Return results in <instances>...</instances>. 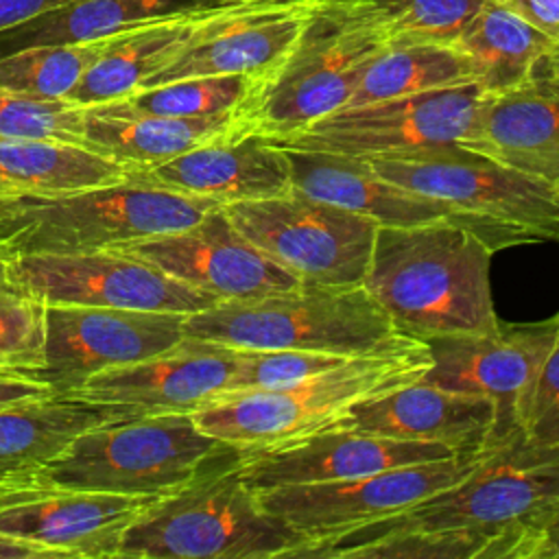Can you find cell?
Wrapping results in <instances>:
<instances>
[{"instance_id":"20","label":"cell","mask_w":559,"mask_h":559,"mask_svg":"<svg viewBox=\"0 0 559 559\" xmlns=\"http://www.w3.org/2000/svg\"><path fill=\"white\" fill-rule=\"evenodd\" d=\"M334 426L402 441L441 443L461 456H480L493 448L496 415L493 406L478 395L448 391L419 378L352 406Z\"/></svg>"},{"instance_id":"45","label":"cell","mask_w":559,"mask_h":559,"mask_svg":"<svg viewBox=\"0 0 559 559\" xmlns=\"http://www.w3.org/2000/svg\"><path fill=\"white\" fill-rule=\"evenodd\" d=\"M535 79H539V81H544V83H548V85H552V87L559 90V70L546 72V74H535Z\"/></svg>"},{"instance_id":"36","label":"cell","mask_w":559,"mask_h":559,"mask_svg":"<svg viewBox=\"0 0 559 559\" xmlns=\"http://www.w3.org/2000/svg\"><path fill=\"white\" fill-rule=\"evenodd\" d=\"M85 107L0 90V138L52 140L83 146Z\"/></svg>"},{"instance_id":"17","label":"cell","mask_w":559,"mask_h":559,"mask_svg":"<svg viewBox=\"0 0 559 559\" xmlns=\"http://www.w3.org/2000/svg\"><path fill=\"white\" fill-rule=\"evenodd\" d=\"M441 443L402 441L343 426H325L273 445L238 450L236 469L253 491L356 478L391 467L459 459Z\"/></svg>"},{"instance_id":"37","label":"cell","mask_w":559,"mask_h":559,"mask_svg":"<svg viewBox=\"0 0 559 559\" xmlns=\"http://www.w3.org/2000/svg\"><path fill=\"white\" fill-rule=\"evenodd\" d=\"M345 360L347 356L297 349H238V369L229 391L290 386L330 371Z\"/></svg>"},{"instance_id":"7","label":"cell","mask_w":559,"mask_h":559,"mask_svg":"<svg viewBox=\"0 0 559 559\" xmlns=\"http://www.w3.org/2000/svg\"><path fill=\"white\" fill-rule=\"evenodd\" d=\"M234 450L205 435L190 413H140L98 424L55 459L9 476L122 496H168Z\"/></svg>"},{"instance_id":"25","label":"cell","mask_w":559,"mask_h":559,"mask_svg":"<svg viewBox=\"0 0 559 559\" xmlns=\"http://www.w3.org/2000/svg\"><path fill=\"white\" fill-rule=\"evenodd\" d=\"M231 133H240L236 114L201 118L109 116L85 107L83 146L131 170L168 162Z\"/></svg>"},{"instance_id":"1","label":"cell","mask_w":559,"mask_h":559,"mask_svg":"<svg viewBox=\"0 0 559 559\" xmlns=\"http://www.w3.org/2000/svg\"><path fill=\"white\" fill-rule=\"evenodd\" d=\"M491 255L476 234L452 221L380 225L362 286L415 338L483 334L500 323Z\"/></svg>"},{"instance_id":"28","label":"cell","mask_w":559,"mask_h":559,"mask_svg":"<svg viewBox=\"0 0 559 559\" xmlns=\"http://www.w3.org/2000/svg\"><path fill=\"white\" fill-rule=\"evenodd\" d=\"M127 168L85 146L0 138V199H46L124 179Z\"/></svg>"},{"instance_id":"15","label":"cell","mask_w":559,"mask_h":559,"mask_svg":"<svg viewBox=\"0 0 559 559\" xmlns=\"http://www.w3.org/2000/svg\"><path fill=\"white\" fill-rule=\"evenodd\" d=\"M188 314L98 306H46L44 365L28 376L55 393H74L90 378L175 347Z\"/></svg>"},{"instance_id":"46","label":"cell","mask_w":559,"mask_h":559,"mask_svg":"<svg viewBox=\"0 0 559 559\" xmlns=\"http://www.w3.org/2000/svg\"><path fill=\"white\" fill-rule=\"evenodd\" d=\"M13 203H15V201H7V199H0V214H2V212H7V210L13 205Z\"/></svg>"},{"instance_id":"34","label":"cell","mask_w":559,"mask_h":559,"mask_svg":"<svg viewBox=\"0 0 559 559\" xmlns=\"http://www.w3.org/2000/svg\"><path fill=\"white\" fill-rule=\"evenodd\" d=\"M46 304L22 288L0 255V369L31 373L44 365Z\"/></svg>"},{"instance_id":"21","label":"cell","mask_w":559,"mask_h":559,"mask_svg":"<svg viewBox=\"0 0 559 559\" xmlns=\"http://www.w3.org/2000/svg\"><path fill=\"white\" fill-rule=\"evenodd\" d=\"M127 181L216 199L223 205L293 190L286 151L255 133H231L168 162L131 168Z\"/></svg>"},{"instance_id":"29","label":"cell","mask_w":559,"mask_h":559,"mask_svg":"<svg viewBox=\"0 0 559 559\" xmlns=\"http://www.w3.org/2000/svg\"><path fill=\"white\" fill-rule=\"evenodd\" d=\"M552 44V37L493 0H485L454 41L469 57L476 85L489 96L531 83Z\"/></svg>"},{"instance_id":"2","label":"cell","mask_w":559,"mask_h":559,"mask_svg":"<svg viewBox=\"0 0 559 559\" xmlns=\"http://www.w3.org/2000/svg\"><path fill=\"white\" fill-rule=\"evenodd\" d=\"M389 46L378 0L323 2L290 50L253 76L236 111L242 133L275 144L345 107L369 61Z\"/></svg>"},{"instance_id":"9","label":"cell","mask_w":559,"mask_h":559,"mask_svg":"<svg viewBox=\"0 0 559 559\" xmlns=\"http://www.w3.org/2000/svg\"><path fill=\"white\" fill-rule=\"evenodd\" d=\"M382 179L445 205L450 221L493 253L518 245H559V194L489 157L452 148L411 159H365Z\"/></svg>"},{"instance_id":"43","label":"cell","mask_w":559,"mask_h":559,"mask_svg":"<svg viewBox=\"0 0 559 559\" xmlns=\"http://www.w3.org/2000/svg\"><path fill=\"white\" fill-rule=\"evenodd\" d=\"M0 559H59L52 550L0 533Z\"/></svg>"},{"instance_id":"10","label":"cell","mask_w":559,"mask_h":559,"mask_svg":"<svg viewBox=\"0 0 559 559\" xmlns=\"http://www.w3.org/2000/svg\"><path fill=\"white\" fill-rule=\"evenodd\" d=\"M236 229L304 284L362 286L378 223L297 190L225 205Z\"/></svg>"},{"instance_id":"14","label":"cell","mask_w":559,"mask_h":559,"mask_svg":"<svg viewBox=\"0 0 559 559\" xmlns=\"http://www.w3.org/2000/svg\"><path fill=\"white\" fill-rule=\"evenodd\" d=\"M476 461L478 456H459L402 465L345 480L264 489L255 496L266 513L277 515L312 544L415 507L456 485Z\"/></svg>"},{"instance_id":"19","label":"cell","mask_w":559,"mask_h":559,"mask_svg":"<svg viewBox=\"0 0 559 559\" xmlns=\"http://www.w3.org/2000/svg\"><path fill=\"white\" fill-rule=\"evenodd\" d=\"M236 369L238 349L183 336L153 358L90 378L74 393L94 402L142 406L151 413H192L229 391Z\"/></svg>"},{"instance_id":"24","label":"cell","mask_w":559,"mask_h":559,"mask_svg":"<svg viewBox=\"0 0 559 559\" xmlns=\"http://www.w3.org/2000/svg\"><path fill=\"white\" fill-rule=\"evenodd\" d=\"M151 413L76 393H55L0 406V476L28 472L63 452L81 432L129 415Z\"/></svg>"},{"instance_id":"40","label":"cell","mask_w":559,"mask_h":559,"mask_svg":"<svg viewBox=\"0 0 559 559\" xmlns=\"http://www.w3.org/2000/svg\"><path fill=\"white\" fill-rule=\"evenodd\" d=\"M559 41V0H493Z\"/></svg>"},{"instance_id":"42","label":"cell","mask_w":559,"mask_h":559,"mask_svg":"<svg viewBox=\"0 0 559 559\" xmlns=\"http://www.w3.org/2000/svg\"><path fill=\"white\" fill-rule=\"evenodd\" d=\"M72 2L76 0H0V31Z\"/></svg>"},{"instance_id":"44","label":"cell","mask_w":559,"mask_h":559,"mask_svg":"<svg viewBox=\"0 0 559 559\" xmlns=\"http://www.w3.org/2000/svg\"><path fill=\"white\" fill-rule=\"evenodd\" d=\"M555 70H559V41H555V44L550 46L548 55L539 61L535 74H546V72H555Z\"/></svg>"},{"instance_id":"23","label":"cell","mask_w":559,"mask_h":559,"mask_svg":"<svg viewBox=\"0 0 559 559\" xmlns=\"http://www.w3.org/2000/svg\"><path fill=\"white\" fill-rule=\"evenodd\" d=\"M282 148L288 157L293 190L301 194L367 216L378 225L450 221L443 203L382 179L365 159L325 151Z\"/></svg>"},{"instance_id":"22","label":"cell","mask_w":559,"mask_h":559,"mask_svg":"<svg viewBox=\"0 0 559 559\" xmlns=\"http://www.w3.org/2000/svg\"><path fill=\"white\" fill-rule=\"evenodd\" d=\"M459 146L559 194V90L533 79L504 94H485Z\"/></svg>"},{"instance_id":"27","label":"cell","mask_w":559,"mask_h":559,"mask_svg":"<svg viewBox=\"0 0 559 559\" xmlns=\"http://www.w3.org/2000/svg\"><path fill=\"white\" fill-rule=\"evenodd\" d=\"M223 0H76L0 31V57L57 44H79L135 31Z\"/></svg>"},{"instance_id":"31","label":"cell","mask_w":559,"mask_h":559,"mask_svg":"<svg viewBox=\"0 0 559 559\" xmlns=\"http://www.w3.org/2000/svg\"><path fill=\"white\" fill-rule=\"evenodd\" d=\"M253 74L194 76L135 90L124 98L87 107L109 116H177L201 118L236 114L245 103Z\"/></svg>"},{"instance_id":"8","label":"cell","mask_w":559,"mask_h":559,"mask_svg":"<svg viewBox=\"0 0 559 559\" xmlns=\"http://www.w3.org/2000/svg\"><path fill=\"white\" fill-rule=\"evenodd\" d=\"M216 199L116 181L46 199H17L0 214V255L85 253L192 227Z\"/></svg>"},{"instance_id":"6","label":"cell","mask_w":559,"mask_h":559,"mask_svg":"<svg viewBox=\"0 0 559 559\" xmlns=\"http://www.w3.org/2000/svg\"><path fill=\"white\" fill-rule=\"evenodd\" d=\"M559 504V445L524 435L478 456L456 485L354 531L306 544L297 559H341L358 544L404 531H491L520 526Z\"/></svg>"},{"instance_id":"3","label":"cell","mask_w":559,"mask_h":559,"mask_svg":"<svg viewBox=\"0 0 559 559\" xmlns=\"http://www.w3.org/2000/svg\"><path fill=\"white\" fill-rule=\"evenodd\" d=\"M183 334L234 349H297L367 356L417 341L402 332L365 286L301 284L192 312Z\"/></svg>"},{"instance_id":"11","label":"cell","mask_w":559,"mask_h":559,"mask_svg":"<svg viewBox=\"0 0 559 559\" xmlns=\"http://www.w3.org/2000/svg\"><path fill=\"white\" fill-rule=\"evenodd\" d=\"M485 92L476 83L341 107L297 135L288 148L325 151L358 159H411L459 148Z\"/></svg>"},{"instance_id":"4","label":"cell","mask_w":559,"mask_h":559,"mask_svg":"<svg viewBox=\"0 0 559 559\" xmlns=\"http://www.w3.org/2000/svg\"><path fill=\"white\" fill-rule=\"evenodd\" d=\"M238 450L181 489L157 498L129 526L118 557L275 559L295 557L304 533L262 509L236 469Z\"/></svg>"},{"instance_id":"41","label":"cell","mask_w":559,"mask_h":559,"mask_svg":"<svg viewBox=\"0 0 559 559\" xmlns=\"http://www.w3.org/2000/svg\"><path fill=\"white\" fill-rule=\"evenodd\" d=\"M55 395V391L39 382L37 378L24 373V371H13V369H0V406L22 402V400H33V397H48Z\"/></svg>"},{"instance_id":"5","label":"cell","mask_w":559,"mask_h":559,"mask_svg":"<svg viewBox=\"0 0 559 559\" xmlns=\"http://www.w3.org/2000/svg\"><path fill=\"white\" fill-rule=\"evenodd\" d=\"M430 367L428 345H408L347 358L343 365L282 389L225 391L192 411L210 437L251 450L338 421L352 406L419 380Z\"/></svg>"},{"instance_id":"12","label":"cell","mask_w":559,"mask_h":559,"mask_svg":"<svg viewBox=\"0 0 559 559\" xmlns=\"http://www.w3.org/2000/svg\"><path fill=\"white\" fill-rule=\"evenodd\" d=\"M559 336L557 319L498 323L483 334L421 338L430 367L421 376L435 386L478 395L493 406V448L524 435L537 378Z\"/></svg>"},{"instance_id":"35","label":"cell","mask_w":559,"mask_h":559,"mask_svg":"<svg viewBox=\"0 0 559 559\" xmlns=\"http://www.w3.org/2000/svg\"><path fill=\"white\" fill-rule=\"evenodd\" d=\"M485 0H378L391 44H454Z\"/></svg>"},{"instance_id":"47","label":"cell","mask_w":559,"mask_h":559,"mask_svg":"<svg viewBox=\"0 0 559 559\" xmlns=\"http://www.w3.org/2000/svg\"><path fill=\"white\" fill-rule=\"evenodd\" d=\"M555 319H557V323H559V312H557V314H555Z\"/></svg>"},{"instance_id":"39","label":"cell","mask_w":559,"mask_h":559,"mask_svg":"<svg viewBox=\"0 0 559 559\" xmlns=\"http://www.w3.org/2000/svg\"><path fill=\"white\" fill-rule=\"evenodd\" d=\"M498 559H559V504L507 528Z\"/></svg>"},{"instance_id":"30","label":"cell","mask_w":559,"mask_h":559,"mask_svg":"<svg viewBox=\"0 0 559 559\" xmlns=\"http://www.w3.org/2000/svg\"><path fill=\"white\" fill-rule=\"evenodd\" d=\"M465 83H476L474 66L454 44H391L369 61L345 107Z\"/></svg>"},{"instance_id":"32","label":"cell","mask_w":559,"mask_h":559,"mask_svg":"<svg viewBox=\"0 0 559 559\" xmlns=\"http://www.w3.org/2000/svg\"><path fill=\"white\" fill-rule=\"evenodd\" d=\"M120 35L79 44L35 46L4 55L0 57V90L37 98H63Z\"/></svg>"},{"instance_id":"38","label":"cell","mask_w":559,"mask_h":559,"mask_svg":"<svg viewBox=\"0 0 559 559\" xmlns=\"http://www.w3.org/2000/svg\"><path fill=\"white\" fill-rule=\"evenodd\" d=\"M524 437L537 443L559 445V336L537 378Z\"/></svg>"},{"instance_id":"18","label":"cell","mask_w":559,"mask_h":559,"mask_svg":"<svg viewBox=\"0 0 559 559\" xmlns=\"http://www.w3.org/2000/svg\"><path fill=\"white\" fill-rule=\"evenodd\" d=\"M122 251L144 258L216 304L258 299L304 284L253 247L229 221L225 205L207 212L188 229L153 236Z\"/></svg>"},{"instance_id":"16","label":"cell","mask_w":559,"mask_h":559,"mask_svg":"<svg viewBox=\"0 0 559 559\" xmlns=\"http://www.w3.org/2000/svg\"><path fill=\"white\" fill-rule=\"evenodd\" d=\"M162 496H122L0 476V533L57 557H118L129 526Z\"/></svg>"},{"instance_id":"26","label":"cell","mask_w":559,"mask_h":559,"mask_svg":"<svg viewBox=\"0 0 559 559\" xmlns=\"http://www.w3.org/2000/svg\"><path fill=\"white\" fill-rule=\"evenodd\" d=\"M218 4L122 33L63 98L79 107H94L129 96L194 39Z\"/></svg>"},{"instance_id":"13","label":"cell","mask_w":559,"mask_h":559,"mask_svg":"<svg viewBox=\"0 0 559 559\" xmlns=\"http://www.w3.org/2000/svg\"><path fill=\"white\" fill-rule=\"evenodd\" d=\"M9 273L46 306H98L192 314L216 304L210 295L122 249L24 253L7 258Z\"/></svg>"},{"instance_id":"33","label":"cell","mask_w":559,"mask_h":559,"mask_svg":"<svg viewBox=\"0 0 559 559\" xmlns=\"http://www.w3.org/2000/svg\"><path fill=\"white\" fill-rule=\"evenodd\" d=\"M502 535L469 528L404 531L358 544L341 559H498Z\"/></svg>"}]
</instances>
